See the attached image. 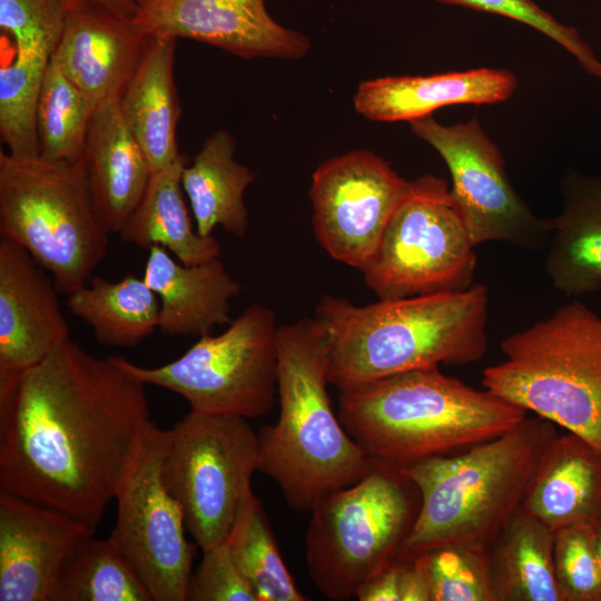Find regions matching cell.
<instances>
[{
    "mask_svg": "<svg viewBox=\"0 0 601 601\" xmlns=\"http://www.w3.org/2000/svg\"><path fill=\"white\" fill-rule=\"evenodd\" d=\"M201 552V561L189 580L187 601H257L231 555L227 539Z\"/></svg>",
    "mask_w": 601,
    "mask_h": 601,
    "instance_id": "obj_37",
    "label": "cell"
},
{
    "mask_svg": "<svg viewBox=\"0 0 601 601\" xmlns=\"http://www.w3.org/2000/svg\"><path fill=\"white\" fill-rule=\"evenodd\" d=\"M558 435L554 424L526 416L493 440L403 469L421 494L416 521L398 553L465 544L487 549L522 505L538 464Z\"/></svg>",
    "mask_w": 601,
    "mask_h": 601,
    "instance_id": "obj_5",
    "label": "cell"
},
{
    "mask_svg": "<svg viewBox=\"0 0 601 601\" xmlns=\"http://www.w3.org/2000/svg\"><path fill=\"white\" fill-rule=\"evenodd\" d=\"M65 0H0V30L13 47L39 48L53 55L62 35Z\"/></svg>",
    "mask_w": 601,
    "mask_h": 601,
    "instance_id": "obj_36",
    "label": "cell"
},
{
    "mask_svg": "<svg viewBox=\"0 0 601 601\" xmlns=\"http://www.w3.org/2000/svg\"><path fill=\"white\" fill-rule=\"evenodd\" d=\"M437 1L502 16L534 28L568 50L588 73L601 79V61L594 56L579 31L563 24L532 0Z\"/></svg>",
    "mask_w": 601,
    "mask_h": 601,
    "instance_id": "obj_35",
    "label": "cell"
},
{
    "mask_svg": "<svg viewBox=\"0 0 601 601\" xmlns=\"http://www.w3.org/2000/svg\"><path fill=\"white\" fill-rule=\"evenodd\" d=\"M52 55L36 48L13 47L0 68V137L17 158L39 156L37 106Z\"/></svg>",
    "mask_w": 601,
    "mask_h": 601,
    "instance_id": "obj_32",
    "label": "cell"
},
{
    "mask_svg": "<svg viewBox=\"0 0 601 601\" xmlns=\"http://www.w3.org/2000/svg\"><path fill=\"white\" fill-rule=\"evenodd\" d=\"M403 562V556L397 553L357 590L355 597L359 601H401Z\"/></svg>",
    "mask_w": 601,
    "mask_h": 601,
    "instance_id": "obj_38",
    "label": "cell"
},
{
    "mask_svg": "<svg viewBox=\"0 0 601 601\" xmlns=\"http://www.w3.org/2000/svg\"><path fill=\"white\" fill-rule=\"evenodd\" d=\"M401 555L404 559L401 601H432V589L425 553Z\"/></svg>",
    "mask_w": 601,
    "mask_h": 601,
    "instance_id": "obj_39",
    "label": "cell"
},
{
    "mask_svg": "<svg viewBox=\"0 0 601 601\" xmlns=\"http://www.w3.org/2000/svg\"><path fill=\"white\" fill-rule=\"evenodd\" d=\"M424 553L432 601H495L486 549L452 544Z\"/></svg>",
    "mask_w": 601,
    "mask_h": 601,
    "instance_id": "obj_33",
    "label": "cell"
},
{
    "mask_svg": "<svg viewBox=\"0 0 601 601\" xmlns=\"http://www.w3.org/2000/svg\"><path fill=\"white\" fill-rule=\"evenodd\" d=\"M553 548L554 532L521 505L486 549L495 601H563Z\"/></svg>",
    "mask_w": 601,
    "mask_h": 601,
    "instance_id": "obj_26",
    "label": "cell"
},
{
    "mask_svg": "<svg viewBox=\"0 0 601 601\" xmlns=\"http://www.w3.org/2000/svg\"><path fill=\"white\" fill-rule=\"evenodd\" d=\"M594 529L578 523L554 532V571L563 601H601Z\"/></svg>",
    "mask_w": 601,
    "mask_h": 601,
    "instance_id": "obj_34",
    "label": "cell"
},
{
    "mask_svg": "<svg viewBox=\"0 0 601 601\" xmlns=\"http://www.w3.org/2000/svg\"><path fill=\"white\" fill-rule=\"evenodd\" d=\"M160 300L158 329L167 336H205L228 325L230 299L242 287L219 257L186 265L158 245L148 249L142 275Z\"/></svg>",
    "mask_w": 601,
    "mask_h": 601,
    "instance_id": "obj_21",
    "label": "cell"
},
{
    "mask_svg": "<svg viewBox=\"0 0 601 601\" xmlns=\"http://www.w3.org/2000/svg\"><path fill=\"white\" fill-rule=\"evenodd\" d=\"M594 532H595V536H594L595 552H597L599 565H600V569H601V523L595 525Z\"/></svg>",
    "mask_w": 601,
    "mask_h": 601,
    "instance_id": "obj_41",
    "label": "cell"
},
{
    "mask_svg": "<svg viewBox=\"0 0 601 601\" xmlns=\"http://www.w3.org/2000/svg\"><path fill=\"white\" fill-rule=\"evenodd\" d=\"M483 387L601 452V316L572 302L501 343Z\"/></svg>",
    "mask_w": 601,
    "mask_h": 601,
    "instance_id": "obj_6",
    "label": "cell"
},
{
    "mask_svg": "<svg viewBox=\"0 0 601 601\" xmlns=\"http://www.w3.org/2000/svg\"><path fill=\"white\" fill-rule=\"evenodd\" d=\"M95 108L51 58L37 106L39 156L51 161H81Z\"/></svg>",
    "mask_w": 601,
    "mask_h": 601,
    "instance_id": "obj_31",
    "label": "cell"
},
{
    "mask_svg": "<svg viewBox=\"0 0 601 601\" xmlns=\"http://www.w3.org/2000/svg\"><path fill=\"white\" fill-rule=\"evenodd\" d=\"M81 164L97 219L108 234H118L139 205L152 175L119 101L95 110Z\"/></svg>",
    "mask_w": 601,
    "mask_h": 601,
    "instance_id": "obj_19",
    "label": "cell"
},
{
    "mask_svg": "<svg viewBox=\"0 0 601 601\" xmlns=\"http://www.w3.org/2000/svg\"><path fill=\"white\" fill-rule=\"evenodd\" d=\"M474 248L447 184L425 175L412 181L359 272L378 299L461 292L474 284Z\"/></svg>",
    "mask_w": 601,
    "mask_h": 601,
    "instance_id": "obj_11",
    "label": "cell"
},
{
    "mask_svg": "<svg viewBox=\"0 0 601 601\" xmlns=\"http://www.w3.org/2000/svg\"><path fill=\"white\" fill-rule=\"evenodd\" d=\"M275 313L248 306L218 335H205L181 356L156 367L109 356L146 385L184 397L194 411L247 420L267 415L277 400L278 356Z\"/></svg>",
    "mask_w": 601,
    "mask_h": 601,
    "instance_id": "obj_9",
    "label": "cell"
},
{
    "mask_svg": "<svg viewBox=\"0 0 601 601\" xmlns=\"http://www.w3.org/2000/svg\"><path fill=\"white\" fill-rule=\"evenodd\" d=\"M134 21L152 37L205 42L240 58L299 59L307 37L277 23L265 0H135Z\"/></svg>",
    "mask_w": 601,
    "mask_h": 601,
    "instance_id": "obj_15",
    "label": "cell"
},
{
    "mask_svg": "<svg viewBox=\"0 0 601 601\" xmlns=\"http://www.w3.org/2000/svg\"><path fill=\"white\" fill-rule=\"evenodd\" d=\"M410 125L445 161L451 194L475 247L487 242L532 252L548 247L550 219L536 216L518 195L499 148L477 119L443 126L426 116Z\"/></svg>",
    "mask_w": 601,
    "mask_h": 601,
    "instance_id": "obj_13",
    "label": "cell"
},
{
    "mask_svg": "<svg viewBox=\"0 0 601 601\" xmlns=\"http://www.w3.org/2000/svg\"><path fill=\"white\" fill-rule=\"evenodd\" d=\"M236 140L224 129L203 144L181 171V186L191 206L196 230L208 237L216 226L243 238L248 227L244 194L255 175L234 159Z\"/></svg>",
    "mask_w": 601,
    "mask_h": 601,
    "instance_id": "obj_25",
    "label": "cell"
},
{
    "mask_svg": "<svg viewBox=\"0 0 601 601\" xmlns=\"http://www.w3.org/2000/svg\"><path fill=\"white\" fill-rule=\"evenodd\" d=\"M58 294L26 248L0 238V381L37 365L70 338Z\"/></svg>",
    "mask_w": 601,
    "mask_h": 601,
    "instance_id": "obj_16",
    "label": "cell"
},
{
    "mask_svg": "<svg viewBox=\"0 0 601 601\" xmlns=\"http://www.w3.org/2000/svg\"><path fill=\"white\" fill-rule=\"evenodd\" d=\"M150 40L132 18L70 9L52 59L96 110L119 101Z\"/></svg>",
    "mask_w": 601,
    "mask_h": 601,
    "instance_id": "obj_18",
    "label": "cell"
},
{
    "mask_svg": "<svg viewBox=\"0 0 601 601\" xmlns=\"http://www.w3.org/2000/svg\"><path fill=\"white\" fill-rule=\"evenodd\" d=\"M187 162L181 155L173 166L152 173L139 205L118 235L127 244L148 249L158 245L180 263L197 265L219 257L221 247L214 236H200L191 225L181 186Z\"/></svg>",
    "mask_w": 601,
    "mask_h": 601,
    "instance_id": "obj_27",
    "label": "cell"
},
{
    "mask_svg": "<svg viewBox=\"0 0 601 601\" xmlns=\"http://www.w3.org/2000/svg\"><path fill=\"white\" fill-rule=\"evenodd\" d=\"M169 430L149 420L136 440L115 493L108 536L130 563L151 601H187L197 543L185 535L180 505L162 479Z\"/></svg>",
    "mask_w": 601,
    "mask_h": 601,
    "instance_id": "obj_12",
    "label": "cell"
},
{
    "mask_svg": "<svg viewBox=\"0 0 601 601\" xmlns=\"http://www.w3.org/2000/svg\"><path fill=\"white\" fill-rule=\"evenodd\" d=\"M278 420L258 432V471L293 510L311 512L326 494L361 480L370 459L343 427L328 395V344L315 318L277 329Z\"/></svg>",
    "mask_w": 601,
    "mask_h": 601,
    "instance_id": "obj_4",
    "label": "cell"
},
{
    "mask_svg": "<svg viewBox=\"0 0 601 601\" xmlns=\"http://www.w3.org/2000/svg\"><path fill=\"white\" fill-rule=\"evenodd\" d=\"M177 39L152 37L121 98L119 107L152 173L173 166L181 156L177 124L181 114L174 79Z\"/></svg>",
    "mask_w": 601,
    "mask_h": 601,
    "instance_id": "obj_24",
    "label": "cell"
},
{
    "mask_svg": "<svg viewBox=\"0 0 601 601\" xmlns=\"http://www.w3.org/2000/svg\"><path fill=\"white\" fill-rule=\"evenodd\" d=\"M67 10L77 8H95L121 17L134 18L135 0H65Z\"/></svg>",
    "mask_w": 601,
    "mask_h": 601,
    "instance_id": "obj_40",
    "label": "cell"
},
{
    "mask_svg": "<svg viewBox=\"0 0 601 601\" xmlns=\"http://www.w3.org/2000/svg\"><path fill=\"white\" fill-rule=\"evenodd\" d=\"M516 77L504 69H473L431 76H396L363 81L355 110L374 121H413L451 105H484L508 99Z\"/></svg>",
    "mask_w": 601,
    "mask_h": 601,
    "instance_id": "obj_20",
    "label": "cell"
},
{
    "mask_svg": "<svg viewBox=\"0 0 601 601\" xmlns=\"http://www.w3.org/2000/svg\"><path fill=\"white\" fill-rule=\"evenodd\" d=\"M337 414L370 459L400 467L464 452L501 436L528 416L525 410L447 376L439 366L339 391Z\"/></svg>",
    "mask_w": 601,
    "mask_h": 601,
    "instance_id": "obj_3",
    "label": "cell"
},
{
    "mask_svg": "<svg viewBox=\"0 0 601 601\" xmlns=\"http://www.w3.org/2000/svg\"><path fill=\"white\" fill-rule=\"evenodd\" d=\"M67 306L91 327L95 339L104 346H138L159 325L158 296L142 276L132 274L116 282L91 276L67 295Z\"/></svg>",
    "mask_w": 601,
    "mask_h": 601,
    "instance_id": "obj_28",
    "label": "cell"
},
{
    "mask_svg": "<svg viewBox=\"0 0 601 601\" xmlns=\"http://www.w3.org/2000/svg\"><path fill=\"white\" fill-rule=\"evenodd\" d=\"M315 321L328 344V382L338 391L405 371L467 365L487 351L489 290L378 299L357 306L324 295Z\"/></svg>",
    "mask_w": 601,
    "mask_h": 601,
    "instance_id": "obj_2",
    "label": "cell"
},
{
    "mask_svg": "<svg viewBox=\"0 0 601 601\" xmlns=\"http://www.w3.org/2000/svg\"><path fill=\"white\" fill-rule=\"evenodd\" d=\"M411 184L368 150L327 159L313 173L309 188L318 243L335 260L361 270Z\"/></svg>",
    "mask_w": 601,
    "mask_h": 601,
    "instance_id": "obj_14",
    "label": "cell"
},
{
    "mask_svg": "<svg viewBox=\"0 0 601 601\" xmlns=\"http://www.w3.org/2000/svg\"><path fill=\"white\" fill-rule=\"evenodd\" d=\"M96 530L0 489V601H48L70 549Z\"/></svg>",
    "mask_w": 601,
    "mask_h": 601,
    "instance_id": "obj_17",
    "label": "cell"
},
{
    "mask_svg": "<svg viewBox=\"0 0 601 601\" xmlns=\"http://www.w3.org/2000/svg\"><path fill=\"white\" fill-rule=\"evenodd\" d=\"M522 506L553 532L601 523V452L578 434H558L542 454Z\"/></svg>",
    "mask_w": 601,
    "mask_h": 601,
    "instance_id": "obj_22",
    "label": "cell"
},
{
    "mask_svg": "<svg viewBox=\"0 0 601 601\" xmlns=\"http://www.w3.org/2000/svg\"><path fill=\"white\" fill-rule=\"evenodd\" d=\"M0 234L50 272L63 295L91 278L108 248L81 161L40 156L17 158L0 151Z\"/></svg>",
    "mask_w": 601,
    "mask_h": 601,
    "instance_id": "obj_8",
    "label": "cell"
},
{
    "mask_svg": "<svg viewBox=\"0 0 601 601\" xmlns=\"http://www.w3.org/2000/svg\"><path fill=\"white\" fill-rule=\"evenodd\" d=\"M257 601H305L279 552L263 502L253 493L227 538Z\"/></svg>",
    "mask_w": 601,
    "mask_h": 601,
    "instance_id": "obj_30",
    "label": "cell"
},
{
    "mask_svg": "<svg viewBox=\"0 0 601 601\" xmlns=\"http://www.w3.org/2000/svg\"><path fill=\"white\" fill-rule=\"evenodd\" d=\"M420 506V491L403 469L375 460L361 480L322 497L306 533L316 589L334 601L355 597L396 556Z\"/></svg>",
    "mask_w": 601,
    "mask_h": 601,
    "instance_id": "obj_7",
    "label": "cell"
},
{
    "mask_svg": "<svg viewBox=\"0 0 601 601\" xmlns=\"http://www.w3.org/2000/svg\"><path fill=\"white\" fill-rule=\"evenodd\" d=\"M48 601H151V598L114 542L88 534L67 553Z\"/></svg>",
    "mask_w": 601,
    "mask_h": 601,
    "instance_id": "obj_29",
    "label": "cell"
},
{
    "mask_svg": "<svg viewBox=\"0 0 601 601\" xmlns=\"http://www.w3.org/2000/svg\"><path fill=\"white\" fill-rule=\"evenodd\" d=\"M149 420L145 385L69 338L0 381V489L96 530Z\"/></svg>",
    "mask_w": 601,
    "mask_h": 601,
    "instance_id": "obj_1",
    "label": "cell"
},
{
    "mask_svg": "<svg viewBox=\"0 0 601 601\" xmlns=\"http://www.w3.org/2000/svg\"><path fill=\"white\" fill-rule=\"evenodd\" d=\"M562 211L550 219L545 273L566 296L601 289V176L568 173Z\"/></svg>",
    "mask_w": 601,
    "mask_h": 601,
    "instance_id": "obj_23",
    "label": "cell"
},
{
    "mask_svg": "<svg viewBox=\"0 0 601 601\" xmlns=\"http://www.w3.org/2000/svg\"><path fill=\"white\" fill-rule=\"evenodd\" d=\"M257 466L258 433L245 417L191 410L169 430L162 479L201 550L229 536Z\"/></svg>",
    "mask_w": 601,
    "mask_h": 601,
    "instance_id": "obj_10",
    "label": "cell"
}]
</instances>
